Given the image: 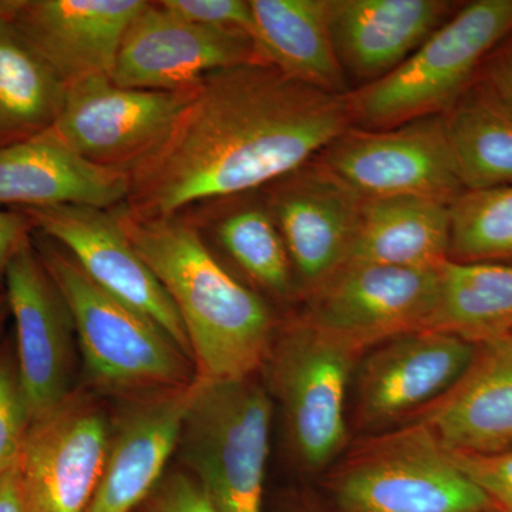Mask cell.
Masks as SVG:
<instances>
[{"instance_id":"cell-33","label":"cell","mask_w":512,"mask_h":512,"mask_svg":"<svg viewBox=\"0 0 512 512\" xmlns=\"http://www.w3.org/2000/svg\"><path fill=\"white\" fill-rule=\"evenodd\" d=\"M35 232V222L25 211L20 208L0 211V279H5L10 262L32 241Z\"/></svg>"},{"instance_id":"cell-35","label":"cell","mask_w":512,"mask_h":512,"mask_svg":"<svg viewBox=\"0 0 512 512\" xmlns=\"http://www.w3.org/2000/svg\"><path fill=\"white\" fill-rule=\"evenodd\" d=\"M0 512H28L19 463L0 476Z\"/></svg>"},{"instance_id":"cell-17","label":"cell","mask_w":512,"mask_h":512,"mask_svg":"<svg viewBox=\"0 0 512 512\" xmlns=\"http://www.w3.org/2000/svg\"><path fill=\"white\" fill-rule=\"evenodd\" d=\"M144 0H0V13L66 86L111 76Z\"/></svg>"},{"instance_id":"cell-16","label":"cell","mask_w":512,"mask_h":512,"mask_svg":"<svg viewBox=\"0 0 512 512\" xmlns=\"http://www.w3.org/2000/svg\"><path fill=\"white\" fill-rule=\"evenodd\" d=\"M269 214L306 298L348 264L365 198L319 161L276 181Z\"/></svg>"},{"instance_id":"cell-28","label":"cell","mask_w":512,"mask_h":512,"mask_svg":"<svg viewBox=\"0 0 512 512\" xmlns=\"http://www.w3.org/2000/svg\"><path fill=\"white\" fill-rule=\"evenodd\" d=\"M450 214L448 259L512 265V185L464 191Z\"/></svg>"},{"instance_id":"cell-39","label":"cell","mask_w":512,"mask_h":512,"mask_svg":"<svg viewBox=\"0 0 512 512\" xmlns=\"http://www.w3.org/2000/svg\"><path fill=\"white\" fill-rule=\"evenodd\" d=\"M494 512H505V511H500V510H497V511H494Z\"/></svg>"},{"instance_id":"cell-30","label":"cell","mask_w":512,"mask_h":512,"mask_svg":"<svg viewBox=\"0 0 512 512\" xmlns=\"http://www.w3.org/2000/svg\"><path fill=\"white\" fill-rule=\"evenodd\" d=\"M447 454L493 501L497 510L512 512V450L494 454L447 451Z\"/></svg>"},{"instance_id":"cell-18","label":"cell","mask_w":512,"mask_h":512,"mask_svg":"<svg viewBox=\"0 0 512 512\" xmlns=\"http://www.w3.org/2000/svg\"><path fill=\"white\" fill-rule=\"evenodd\" d=\"M194 383L128 397L110 420L106 463L86 512H136L153 493L180 443Z\"/></svg>"},{"instance_id":"cell-19","label":"cell","mask_w":512,"mask_h":512,"mask_svg":"<svg viewBox=\"0 0 512 512\" xmlns=\"http://www.w3.org/2000/svg\"><path fill=\"white\" fill-rule=\"evenodd\" d=\"M130 194V175L86 160L52 127L0 147V205L113 210Z\"/></svg>"},{"instance_id":"cell-26","label":"cell","mask_w":512,"mask_h":512,"mask_svg":"<svg viewBox=\"0 0 512 512\" xmlns=\"http://www.w3.org/2000/svg\"><path fill=\"white\" fill-rule=\"evenodd\" d=\"M66 84L0 13V147L55 124Z\"/></svg>"},{"instance_id":"cell-5","label":"cell","mask_w":512,"mask_h":512,"mask_svg":"<svg viewBox=\"0 0 512 512\" xmlns=\"http://www.w3.org/2000/svg\"><path fill=\"white\" fill-rule=\"evenodd\" d=\"M363 353L299 316L276 332L261 372L281 406L286 443L305 476L319 480L353 439L350 384Z\"/></svg>"},{"instance_id":"cell-22","label":"cell","mask_w":512,"mask_h":512,"mask_svg":"<svg viewBox=\"0 0 512 512\" xmlns=\"http://www.w3.org/2000/svg\"><path fill=\"white\" fill-rule=\"evenodd\" d=\"M330 0H251L256 49L265 63L323 92L348 96L330 33Z\"/></svg>"},{"instance_id":"cell-1","label":"cell","mask_w":512,"mask_h":512,"mask_svg":"<svg viewBox=\"0 0 512 512\" xmlns=\"http://www.w3.org/2000/svg\"><path fill=\"white\" fill-rule=\"evenodd\" d=\"M348 96L265 62L210 74L191 90L163 143L128 174L126 210L173 217L197 202L276 183L349 130Z\"/></svg>"},{"instance_id":"cell-11","label":"cell","mask_w":512,"mask_h":512,"mask_svg":"<svg viewBox=\"0 0 512 512\" xmlns=\"http://www.w3.org/2000/svg\"><path fill=\"white\" fill-rule=\"evenodd\" d=\"M191 90L130 89L110 76L89 77L66 86L52 128L86 160L130 174L163 143Z\"/></svg>"},{"instance_id":"cell-31","label":"cell","mask_w":512,"mask_h":512,"mask_svg":"<svg viewBox=\"0 0 512 512\" xmlns=\"http://www.w3.org/2000/svg\"><path fill=\"white\" fill-rule=\"evenodd\" d=\"M160 5L192 23L239 30L252 39L254 15L251 0H163Z\"/></svg>"},{"instance_id":"cell-37","label":"cell","mask_w":512,"mask_h":512,"mask_svg":"<svg viewBox=\"0 0 512 512\" xmlns=\"http://www.w3.org/2000/svg\"><path fill=\"white\" fill-rule=\"evenodd\" d=\"M9 313V305L8 299H6V293L0 292V328H2L3 323H5L6 316Z\"/></svg>"},{"instance_id":"cell-8","label":"cell","mask_w":512,"mask_h":512,"mask_svg":"<svg viewBox=\"0 0 512 512\" xmlns=\"http://www.w3.org/2000/svg\"><path fill=\"white\" fill-rule=\"evenodd\" d=\"M478 345L440 330H416L363 353L349 393L352 437L404 426L467 372Z\"/></svg>"},{"instance_id":"cell-13","label":"cell","mask_w":512,"mask_h":512,"mask_svg":"<svg viewBox=\"0 0 512 512\" xmlns=\"http://www.w3.org/2000/svg\"><path fill=\"white\" fill-rule=\"evenodd\" d=\"M254 62L264 60L247 33L198 25L148 2L131 20L110 77L130 89L187 92L212 73Z\"/></svg>"},{"instance_id":"cell-4","label":"cell","mask_w":512,"mask_h":512,"mask_svg":"<svg viewBox=\"0 0 512 512\" xmlns=\"http://www.w3.org/2000/svg\"><path fill=\"white\" fill-rule=\"evenodd\" d=\"M72 315L87 375L100 389L137 394L190 386L194 365L153 320L93 284L62 247L32 238Z\"/></svg>"},{"instance_id":"cell-15","label":"cell","mask_w":512,"mask_h":512,"mask_svg":"<svg viewBox=\"0 0 512 512\" xmlns=\"http://www.w3.org/2000/svg\"><path fill=\"white\" fill-rule=\"evenodd\" d=\"M5 293L15 320L16 363L32 423L74 393L76 330L62 293L32 241L6 269Z\"/></svg>"},{"instance_id":"cell-32","label":"cell","mask_w":512,"mask_h":512,"mask_svg":"<svg viewBox=\"0 0 512 512\" xmlns=\"http://www.w3.org/2000/svg\"><path fill=\"white\" fill-rule=\"evenodd\" d=\"M137 512H217L191 473L175 471L164 477Z\"/></svg>"},{"instance_id":"cell-23","label":"cell","mask_w":512,"mask_h":512,"mask_svg":"<svg viewBox=\"0 0 512 512\" xmlns=\"http://www.w3.org/2000/svg\"><path fill=\"white\" fill-rule=\"evenodd\" d=\"M450 204L420 197L365 198L348 264L436 268L450 251Z\"/></svg>"},{"instance_id":"cell-36","label":"cell","mask_w":512,"mask_h":512,"mask_svg":"<svg viewBox=\"0 0 512 512\" xmlns=\"http://www.w3.org/2000/svg\"><path fill=\"white\" fill-rule=\"evenodd\" d=\"M282 512H330L319 494L296 493L289 498Z\"/></svg>"},{"instance_id":"cell-29","label":"cell","mask_w":512,"mask_h":512,"mask_svg":"<svg viewBox=\"0 0 512 512\" xmlns=\"http://www.w3.org/2000/svg\"><path fill=\"white\" fill-rule=\"evenodd\" d=\"M29 427L16 353L5 346L0 350V476L19 463Z\"/></svg>"},{"instance_id":"cell-21","label":"cell","mask_w":512,"mask_h":512,"mask_svg":"<svg viewBox=\"0 0 512 512\" xmlns=\"http://www.w3.org/2000/svg\"><path fill=\"white\" fill-rule=\"evenodd\" d=\"M443 0H330L333 46L345 73L372 83L393 72L441 25Z\"/></svg>"},{"instance_id":"cell-10","label":"cell","mask_w":512,"mask_h":512,"mask_svg":"<svg viewBox=\"0 0 512 512\" xmlns=\"http://www.w3.org/2000/svg\"><path fill=\"white\" fill-rule=\"evenodd\" d=\"M439 301L436 268L346 264L305 298L299 318L362 350L429 328Z\"/></svg>"},{"instance_id":"cell-9","label":"cell","mask_w":512,"mask_h":512,"mask_svg":"<svg viewBox=\"0 0 512 512\" xmlns=\"http://www.w3.org/2000/svg\"><path fill=\"white\" fill-rule=\"evenodd\" d=\"M319 163L363 198L420 197L451 204L464 187L443 114L384 130H346Z\"/></svg>"},{"instance_id":"cell-25","label":"cell","mask_w":512,"mask_h":512,"mask_svg":"<svg viewBox=\"0 0 512 512\" xmlns=\"http://www.w3.org/2000/svg\"><path fill=\"white\" fill-rule=\"evenodd\" d=\"M437 271L439 301L427 329L477 345L512 335V265L446 259Z\"/></svg>"},{"instance_id":"cell-2","label":"cell","mask_w":512,"mask_h":512,"mask_svg":"<svg viewBox=\"0 0 512 512\" xmlns=\"http://www.w3.org/2000/svg\"><path fill=\"white\" fill-rule=\"evenodd\" d=\"M116 215L180 315L195 379L258 375L279 329L264 298L229 274L180 215Z\"/></svg>"},{"instance_id":"cell-38","label":"cell","mask_w":512,"mask_h":512,"mask_svg":"<svg viewBox=\"0 0 512 512\" xmlns=\"http://www.w3.org/2000/svg\"><path fill=\"white\" fill-rule=\"evenodd\" d=\"M505 339L510 340V342L512 343V335L508 336V338H505Z\"/></svg>"},{"instance_id":"cell-14","label":"cell","mask_w":512,"mask_h":512,"mask_svg":"<svg viewBox=\"0 0 512 512\" xmlns=\"http://www.w3.org/2000/svg\"><path fill=\"white\" fill-rule=\"evenodd\" d=\"M110 420L96 400L74 392L32 421L19 458L28 512H86L103 474Z\"/></svg>"},{"instance_id":"cell-24","label":"cell","mask_w":512,"mask_h":512,"mask_svg":"<svg viewBox=\"0 0 512 512\" xmlns=\"http://www.w3.org/2000/svg\"><path fill=\"white\" fill-rule=\"evenodd\" d=\"M443 116L464 191L512 185V103L494 84L478 73Z\"/></svg>"},{"instance_id":"cell-6","label":"cell","mask_w":512,"mask_h":512,"mask_svg":"<svg viewBox=\"0 0 512 512\" xmlns=\"http://www.w3.org/2000/svg\"><path fill=\"white\" fill-rule=\"evenodd\" d=\"M511 35L512 0L467 3L393 72L349 93L352 120L384 130L447 113Z\"/></svg>"},{"instance_id":"cell-3","label":"cell","mask_w":512,"mask_h":512,"mask_svg":"<svg viewBox=\"0 0 512 512\" xmlns=\"http://www.w3.org/2000/svg\"><path fill=\"white\" fill-rule=\"evenodd\" d=\"M318 484L330 512L497 511L419 423L353 437Z\"/></svg>"},{"instance_id":"cell-7","label":"cell","mask_w":512,"mask_h":512,"mask_svg":"<svg viewBox=\"0 0 512 512\" xmlns=\"http://www.w3.org/2000/svg\"><path fill=\"white\" fill-rule=\"evenodd\" d=\"M274 403L265 384L195 379L180 447L217 512H262Z\"/></svg>"},{"instance_id":"cell-34","label":"cell","mask_w":512,"mask_h":512,"mask_svg":"<svg viewBox=\"0 0 512 512\" xmlns=\"http://www.w3.org/2000/svg\"><path fill=\"white\" fill-rule=\"evenodd\" d=\"M480 73L512 103V35L487 57Z\"/></svg>"},{"instance_id":"cell-20","label":"cell","mask_w":512,"mask_h":512,"mask_svg":"<svg viewBox=\"0 0 512 512\" xmlns=\"http://www.w3.org/2000/svg\"><path fill=\"white\" fill-rule=\"evenodd\" d=\"M409 423H419L454 453L512 450V343H478L463 377Z\"/></svg>"},{"instance_id":"cell-12","label":"cell","mask_w":512,"mask_h":512,"mask_svg":"<svg viewBox=\"0 0 512 512\" xmlns=\"http://www.w3.org/2000/svg\"><path fill=\"white\" fill-rule=\"evenodd\" d=\"M20 210L32 218L37 232L72 256L93 284L153 320L192 362L173 301L134 248L116 212L80 205Z\"/></svg>"},{"instance_id":"cell-27","label":"cell","mask_w":512,"mask_h":512,"mask_svg":"<svg viewBox=\"0 0 512 512\" xmlns=\"http://www.w3.org/2000/svg\"><path fill=\"white\" fill-rule=\"evenodd\" d=\"M221 247L265 291L281 299L299 295L291 258L271 214L249 207L231 212L217 225Z\"/></svg>"}]
</instances>
